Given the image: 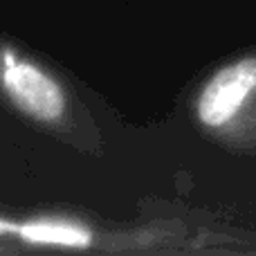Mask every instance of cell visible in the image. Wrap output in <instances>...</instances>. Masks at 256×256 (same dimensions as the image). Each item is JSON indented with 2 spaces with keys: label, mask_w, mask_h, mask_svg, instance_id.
Masks as SVG:
<instances>
[{
  "label": "cell",
  "mask_w": 256,
  "mask_h": 256,
  "mask_svg": "<svg viewBox=\"0 0 256 256\" xmlns=\"http://www.w3.org/2000/svg\"><path fill=\"white\" fill-rule=\"evenodd\" d=\"M2 86L12 102L38 122H54L66 110V94L61 86L34 63L4 54Z\"/></svg>",
  "instance_id": "obj_1"
},
{
  "label": "cell",
  "mask_w": 256,
  "mask_h": 256,
  "mask_svg": "<svg viewBox=\"0 0 256 256\" xmlns=\"http://www.w3.org/2000/svg\"><path fill=\"white\" fill-rule=\"evenodd\" d=\"M256 88V58H245L220 70L198 99V120L218 128L232 120Z\"/></svg>",
  "instance_id": "obj_2"
},
{
  "label": "cell",
  "mask_w": 256,
  "mask_h": 256,
  "mask_svg": "<svg viewBox=\"0 0 256 256\" xmlns=\"http://www.w3.org/2000/svg\"><path fill=\"white\" fill-rule=\"evenodd\" d=\"M2 232H16L18 238L34 245H52V248H74L84 250L92 245V234L86 227L68 220H30L22 225L0 222Z\"/></svg>",
  "instance_id": "obj_3"
}]
</instances>
